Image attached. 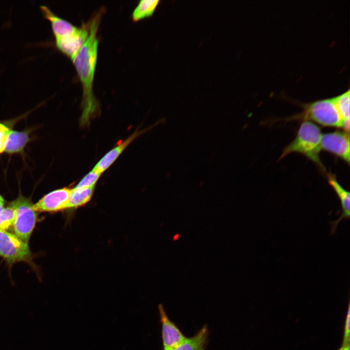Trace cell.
<instances>
[{"instance_id": "1", "label": "cell", "mask_w": 350, "mask_h": 350, "mask_svg": "<svg viewBox=\"0 0 350 350\" xmlns=\"http://www.w3.org/2000/svg\"><path fill=\"white\" fill-rule=\"evenodd\" d=\"M104 10L101 8L90 20L89 34L82 48L71 59L82 84V113L80 124H88L90 119L96 115L99 104L93 92V83L97 64L98 48L97 31Z\"/></svg>"}, {"instance_id": "2", "label": "cell", "mask_w": 350, "mask_h": 350, "mask_svg": "<svg viewBox=\"0 0 350 350\" xmlns=\"http://www.w3.org/2000/svg\"><path fill=\"white\" fill-rule=\"evenodd\" d=\"M321 136L318 126L309 121L303 122L295 139L284 148L279 159H281L291 153H300L316 164L323 171H325L319 158Z\"/></svg>"}, {"instance_id": "3", "label": "cell", "mask_w": 350, "mask_h": 350, "mask_svg": "<svg viewBox=\"0 0 350 350\" xmlns=\"http://www.w3.org/2000/svg\"><path fill=\"white\" fill-rule=\"evenodd\" d=\"M303 107V111L293 118L314 121L324 126L340 127L342 120L332 98L304 104Z\"/></svg>"}, {"instance_id": "4", "label": "cell", "mask_w": 350, "mask_h": 350, "mask_svg": "<svg viewBox=\"0 0 350 350\" xmlns=\"http://www.w3.org/2000/svg\"><path fill=\"white\" fill-rule=\"evenodd\" d=\"M16 207V215L12 225L15 234L21 240L28 243L35 227L37 218L30 199L21 194L13 201Z\"/></svg>"}, {"instance_id": "5", "label": "cell", "mask_w": 350, "mask_h": 350, "mask_svg": "<svg viewBox=\"0 0 350 350\" xmlns=\"http://www.w3.org/2000/svg\"><path fill=\"white\" fill-rule=\"evenodd\" d=\"M0 256L12 264L19 262H30L32 260L28 244L7 231H0Z\"/></svg>"}, {"instance_id": "6", "label": "cell", "mask_w": 350, "mask_h": 350, "mask_svg": "<svg viewBox=\"0 0 350 350\" xmlns=\"http://www.w3.org/2000/svg\"><path fill=\"white\" fill-rule=\"evenodd\" d=\"M350 135L345 131H337L322 135L321 148L350 163Z\"/></svg>"}, {"instance_id": "7", "label": "cell", "mask_w": 350, "mask_h": 350, "mask_svg": "<svg viewBox=\"0 0 350 350\" xmlns=\"http://www.w3.org/2000/svg\"><path fill=\"white\" fill-rule=\"evenodd\" d=\"M90 20L78 27L72 34L55 39L58 49L71 59L82 48L89 34Z\"/></svg>"}, {"instance_id": "8", "label": "cell", "mask_w": 350, "mask_h": 350, "mask_svg": "<svg viewBox=\"0 0 350 350\" xmlns=\"http://www.w3.org/2000/svg\"><path fill=\"white\" fill-rule=\"evenodd\" d=\"M71 188L64 187L44 195L33 207L36 212H54L68 209Z\"/></svg>"}, {"instance_id": "9", "label": "cell", "mask_w": 350, "mask_h": 350, "mask_svg": "<svg viewBox=\"0 0 350 350\" xmlns=\"http://www.w3.org/2000/svg\"><path fill=\"white\" fill-rule=\"evenodd\" d=\"M161 324V337L163 350H170L184 341L187 337L167 315L163 306L158 305Z\"/></svg>"}, {"instance_id": "10", "label": "cell", "mask_w": 350, "mask_h": 350, "mask_svg": "<svg viewBox=\"0 0 350 350\" xmlns=\"http://www.w3.org/2000/svg\"><path fill=\"white\" fill-rule=\"evenodd\" d=\"M328 181L329 185L332 188L337 195L342 208L341 216L335 221L331 223L332 225L331 234L332 235L336 232L337 227L339 223L344 219L348 220L350 214V194L337 181L335 175L331 173L327 175Z\"/></svg>"}, {"instance_id": "11", "label": "cell", "mask_w": 350, "mask_h": 350, "mask_svg": "<svg viewBox=\"0 0 350 350\" xmlns=\"http://www.w3.org/2000/svg\"><path fill=\"white\" fill-rule=\"evenodd\" d=\"M143 132V131L137 130L121 141L107 152L97 163L92 170L101 174L105 171L116 161L126 148Z\"/></svg>"}, {"instance_id": "12", "label": "cell", "mask_w": 350, "mask_h": 350, "mask_svg": "<svg viewBox=\"0 0 350 350\" xmlns=\"http://www.w3.org/2000/svg\"><path fill=\"white\" fill-rule=\"evenodd\" d=\"M40 9L43 16L50 22L55 39L70 35L78 29L70 22L56 15L47 6H41Z\"/></svg>"}, {"instance_id": "13", "label": "cell", "mask_w": 350, "mask_h": 350, "mask_svg": "<svg viewBox=\"0 0 350 350\" xmlns=\"http://www.w3.org/2000/svg\"><path fill=\"white\" fill-rule=\"evenodd\" d=\"M31 131L28 130L17 131L10 130L6 142L4 152L14 154L23 152L27 143L31 140Z\"/></svg>"}, {"instance_id": "14", "label": "cell", "mask_w": 350, "mask_h": 350, "mask_svg": "<svg viewBox=\"0 0 350 350\" xmlns=\"http://www.w3.org/2000/svg\"><path fill=\"white\" fill-rule=\"evenodd\" d=\"M208 338V329L206 325H204L194 335L187 337L170 350H206Z\"/></svg>"}, {"instance_id": "15", "label": "cell", "mask_w": 350, "mask_h": 350, "mask_svg": "<svg viewBox=\"0 0 350 350\" xmlns=\"http://www.w3.org/2000/svg\"><path fill=\"white\" fill-rule=\"evenodd\" d=\"M95 187L88 188L71 189L68 209L77 208L83 206L91 199Z\"/></svg>"}, {"instance_id": "16", "label": "cell", "mask_w": 350, "mask_h": 350, "mask_svg": "<svg viewBox=\"0 0 350 350\" xmlns=\"http://www.w3.org/2000/svg\"><path fill=\"white\" fill-rule=\"evenodd\" d=\"M159 1L158 0H141L134 9L132 19L136 22L153 15Z\"/></svg>"}, {"instance_id": "17", "label": "cell", "mask_w": 350, "mask_h": 350, "mask_svg": "<svg viewBox=\"0 0 350 350\" xmlns=\"http://www.w3.org/2000/svg\"><path fill=\"white\" fill-rule=\"evenodd\" d=\"M16 215V207L13 201L0 211V231H7L12 227Z\"/></svg>"}, {"instance_id": "18", "label": "cell", "mask_w": 350, "mask_h": 350, "mask_svg": "<svg viewBox=\"0 0 350 350\" xmlns=\"http://www.w3.org/2000/svg\"><path fill=\"white\" fill-rule=\"evenodd\" d=\"M350 90L332 98L342 120L350 119Z\"/></svg>"}, {"instance_id": "19", "label": "cell", "mask_w": 350, "mask_h": 350, "mask_svg": "<svg viewBox=\"0 0 350 350\" xmlns=\"http://www.w3.org/2000/svg\"><path fill=\"white\" fill-rule=\"evenodd\" d=\"M102 174L92 170L85 175L75 187L82 189L95 187Z\"/></svg>"}, {"instance_id": "20", "label": "cell", "mask_w": 350, "mask_h": 350, "mask_svg": "<svg viewBox=\"0 0 350 350\" xmlns=\"http://www.w3.org/2000/svg\"><path fill=\"white\" fill-rule=\"evenodd\" d=\"M10 130L7 125L0 122V154L4 152L6 142Z\"/></svg>"}, {"instance_id": "21", "label": "cell", "mask_w": 350, "mask_h": 350, "mask_svg": "<svg viewBox=\"0 0 350 350\" xmlns=\"http://www.w3.org/2000/svg\"><path fill=\"white\" fill-rule=\"evenodd\" d=\"M350 311L348 309V315L346 320L345 335L342 347L339 350H349L350 345Z\"/></svg>"}, {"instance_id": "22", "label": "cell", "mask_w": 350, "mask_h": 350, "mask_svg": "<svg viewBox=\"0 0 350 350\" xmlns=\"http://www.w3.org/2000/svg\"><path fill=\"white\" fill-rule=\"evenodd\" d=\"M179 237H180V234L179 233H177L173 236V237L172 238V240L173 241H175L178 239Z\"/></svg>"}, {"instance_id": "23", "label": "cell", "mask_w": 350, "mask_h": 350, "mask_svg": "<svg viewBox=\"0 0 350 350\" xmlns=\"http://www.w3.org/2000/svg\"><path fill=\"white\" fill-rule=\"evenodd\" d=\"M5 204V200L3 197L0 194V205L4 206Z\"/></svg>"}, {"instance_id": "24", "label": "cell", "mask_w": 350, "mask_h": 350, "mask_svg": "<svg viewBox=\"0 0 350 350\" xmlns=\"http://www.w3.org/2000/svg\"><path fill=\"white\" fill-rule=\"evenodd\" d=\"M3 207H4V206H1V205H0V211L1 210Z\"/></svg>"}]
</instances>
